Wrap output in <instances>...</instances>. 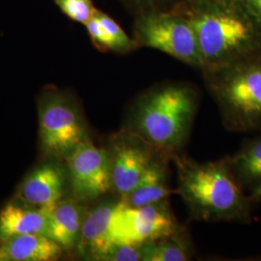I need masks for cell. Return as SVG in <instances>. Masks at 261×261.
Here are the masks:
<instances>
[{
    "label": "cell",
    "instance_id": "obj_20",
    "mask_svg": "<svg viewBox=\"0 0 261 261\" xmlns=\"http://www.w3.org/2000/svg\"><path fill=\"white\" fill-rule=\"evenodd\" d=\"M101 260L139 261L141 260V246L130 244H118L113 246Z\"/></svg>",
    "mask_w": 261,
    "mask_h": 261
},
{
    "label": "cell",
    "instance_id": "obj_15",
    "mask_svg": "<svg viewBox=\"0 0 261 261\" xmlns=\"http://www.w3.org/2000/svg\"><path fill=\"white\" fill-rule=\"evenodd\" d=\"M84 208L74 200L59 201L49 209L47 236L62 248L77 245L84 224Z\"/></svg>",
    "mask_w": 261,
    "mask_h": 261
},
{
    "label": "cell",
    "instance_id": "obj_19",
    "mask_svg": "<svg viewBox=\"0 0 261 261\" xmlns=\"http://www.w3.org/2000/svg\"><path fill=\"white\" fill-rule=\"evenodd\" d=\"M56 5L70 19L86 24L96 12L91 0H54Z\"/></svg>",
    "mask_w": 261,
    "mask_h": 261
},
{
    "label": "cell",
    "instance_id": "obj_8",
    "mask_svg": "<svg viewBox=\"0 0 261 261\" xmlns=\"http://www.w3.org/2000/svg\"><path fill=\"white\" fill-rule=\"evenodd\" d=\"M68 165L72 193L77 201L92 200L112 189L108 151L84 140L69 155Z\"/></svg>",
    "mask_w": 261,
    "mask_h": 261
},
{
    "label": "cell",
    "instance_id": "obj_23",
    "mask_svg": "<svg viewBox=\"0 0 261 261\" xmlns=\"http://www.w3.org/2000/svg\"><path fill=\"white\" fill-rule=\"evenodd\" d=\"M133 1H136V2H144V3H149V2H153V1H156V0H133Z\"/></svg>",
    "mask_w": 261,
    "mask_h": 261
},
{
    "label": "cell",
    "instance_id": "obj_7",
    "mask_svg": "<svg viewBox=\"0 0 261 261\" xmlns=\"http://www.w3.org/2000/svg\"><path fill=\"white\" fill-rule=\"evenodd\" d=\"M40 137L47 152L70 155L84 141V123L75 106L60 94L48 95L40 112Z\"/></svg>",
    "mask_w": 261,
    "mask_h": 261
},
{
    "label": "cell",
    "instance_id": "obj_14",
    "mask_svg": "<svg viewBox=\"0 0 261 261\" xmlns=\"http://www.w3.org/2000/svg\"><path fill=\"white\" fill-rule=\"evenodd\" d=\"M49 209L27 208L14 203L5 206L0 212V240L25 234L47 235Z\"/></svg>",
    "mask_w": 261,
    "mask_h": 261
},
{
    "label": "cell",
    "instance_id": "obj_18",
    "mask_svg": "<svg viewBox=\"0 0 261 261\" xmlns=\"http://www.w3.org/2000/svg\"><path fill=\"white\" fill-rule=\"evenodd\" d=\"M190 259V250L183 241L173 238V235L147 243L141 246L142 261H186Z\"/></svg>",
    "mask_w": 261,
    "mask_h": 261
},
{
    "label": "cell",
    "instance_id": "obj_13",
    "mask_svg": "<svg viewBox=\"0 0 261 261\" xmlns=\"http://www.w3.org/2000/svg\"><path fill=\"white\" fill-rule=\"evenodd\" d=\"M227 159L243 191L256 203L261 201V136L247 141L234 156Z\"/></svg>",
    "mask_w": 261,
    "mask_h": 261
},
{
    "label": "cell",
    "instance_id": "obj_3",
    "mask_svg": "<svg viewBox=\"0 0 261 261\" xmlns=\"http://www.w3.org/2000/svg\"><path fill=\"white\" fill-rule=\"evenodd\" d=\"M198 105L195 88L168 84L151 89L135 103L129 130L159 153L172 158L186 144Z\"/></svg>",
    "mask_w": 261,
    "mask_h": 261
},
{
    "label": "cell",
    "instance_id": "obj_2",
    "mask_svg": "<svg viewBox=\"0 0 261 261\" xmlns=\"http://www.w3.org/2000/svg\"><path fill=\"white\" fill-rule=\"evenodd\" d=\"M177 193L192 215L201 221H248L256 202L248 196L230 169L228 159L198 163L175 155Z\"/></svg>",
    "mask_w": 261,
    "mask_h": 261
},
{
    "label": "cell",
    "instance_id": "obj_5",
    "mask_svg": "<svg viewBox=\"0 0 261 261\" xmlns=\"http://www.w3.org/2000/svg\"><path fill=\"white\" fill-rule=\"evenodd\" d=\"M135 40L139 47L157 49L203 69L196 32L184 13L150 11L142 14L136 21Z\"/></svg>",
    "mask_w": 261,
    "mask_h": 261
},
{
    "label": "cell",
    "instance_id": "obj_9",
    "mask_svg": "<svg viewBox=\"0 0 261 261\" xmlns=\"http://www.w3.org/2000/svg\"><path fill=\"white\" fill-rule=\"evenodd\" d=\"M109 154L112 188L124 198L136 188L152 161L161 153L128 129L113 140L112 152Z\"/></svg>",
    "mask_w": 261,
    "mask_h": 261
},
{
    "label": "cell",
    "instance_id": "obj_12",
    "mask_svg": "<svg viewBox=\"0 0 261 261\" xmlns=\"http://www.w3.org/2000/svg\"><path fill=\"white\" fill-rule=\"evenodd\" d=\"M168 156L159 154L140 178L138 185L122 200L126 205L140 207L167 200L168 196L177 193L168 185Z\"/></svg>",
    "mask_w": 261,
    "mask_h": 261
},
{
    "label": "cell",
    "instance_id": "obj_21",
    "mask_svg": "<svg viewBox=\"0 0 261 261\" xmlns=\"http://www.w3.org/2000/svg\"><path fill=\"white\" fill-rule=\"evenodd\" d=\"M245 7L261 25V0H242Z\"/></svg>",
    "mask_w": 261,
    "mask_h": 261
},
{
    "label": "cell",
    "instance_id": "obj_4",
    "mask_svg": "<svg viewBox=\"0 0 261 261\" xmlns=\"http://www.w3.org/2000/svg\"><path fill=\"white\" fill-rule=\"evenodd\" d=\"M203 73L224 127L261 132V51Z\"/></svg>",
    "mask_w": 261,
    "mask_h": 261
},
{
    "label": "cell",
    "instance_id": "obj_22",
    "mask_svg": "<svg viewBox=\"0 0 261 261\" xmlns=\"http://www.w3.org/2000/svg\"><path fill=\"white\" fill-rule=\"evenodd\" d=\"M0 261H6L5 254H4V252H3V250H2L1 247H0Z\"/></svg>",
    "mask_w": 261,
    "mask_h": 261
},
{
    "label": "cell",
    "instance_id": "obj_10",
    "mask_svg": "<svg viewBox=\"0 0 261 261\" xmlns=\"http://www.w3.org/2000/svg\"><path fill=\"white\" fill-rule=\"evenodd\" d=\"M118 202L98 206L84 218L77 248L82 254L101 260L116 245L113 235V219Z\"/></svg>",
    "mask_w": 261,
    "mask_h": 261
},
{
    "label": "cell",
    "instance_id": "obj_17",
    "mask_svg": "<svg viewBox=\"0 0 261 261\" xmlns=\"http://www.w3.org/2000/svg\"><path fill=\"white\" fill-rule=\"evenodd\" d=\"M85 28L94 45L103 51L127 54L139 47L137 41L129 37L114 19L102 11L96 10Z\"/></svg>",
    "mask_w": 261,
    "mask_h": 261
},
{
    "label": "cell",
    "instance_id": "obj_16",
    "mask_svg": "<svg viewBox=\"0 0 261 261\" xmlns=\"http://www.w3.org/2000/svg\"><path fill=\"white\" fill-rule=\"evenodd\" d=\"M6 260H56L62 247L44 234H25L4 241L1 246Z\"/></svg>",
    "mask_w": 261,
    "mask_h": 261
},
{
    "label": "cell",
    "instance_id": "obj_6",
    "mask_svg": "<svg viewBox=\"0 0 261 261\" xmlns=\"http://www.w3.org/2000/svg\"><path fill=\"white\" fill-rule=\"evenodd\" d=\"M177 224L168 201L140 207L118 202L113 219V235L116 245L144 244L166 239L176 233Z\"/></svg>",
    "mask_w": 261,
    "mask_h": 261
},
{
    "label": "cell",
    "instance_id": "obj_11",
    "mask_svg": "<svg viewBox=\"0 0 261 261\" xmlns=\"http://www.w3.org/2000/svg\"><path fill=\"white\" fill-rule=\"evenodd\" d=\"M65 187V173L60 167L49 164L34 170L23 182L19 197L39 208H51L60 201Z\"/></svg>",
    "mask_w": 261,
    "mask_h": 261
},
{
    "label": "cell",
    "instance_id": "obj_1",
    "mask_svg": "<svg viewBox=\"0 0 261 261\" xmlns=\"http://www.w3.org/2000/svg\"><path fill=\"white\" fill-rule=\"evenodd\" d=\"M184 14L196 32L202 72L261 51V25L242 0H190Z\"/></svg>",
    "mask_w": 261,
    "mask_h": 261
}]
</instances>
